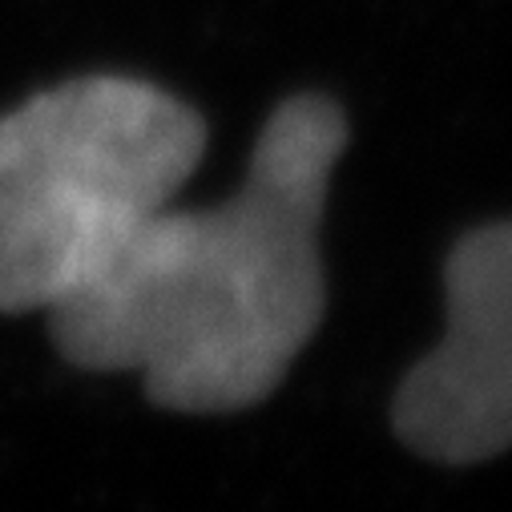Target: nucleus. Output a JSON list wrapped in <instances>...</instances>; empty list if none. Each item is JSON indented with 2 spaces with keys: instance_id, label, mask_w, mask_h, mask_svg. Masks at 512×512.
I'll list each match as a JSON object with an SVG mask.
<instances>
[{
  "instance_id": "1",
  "label": "nucleus",
  "mask_w": 512,
  "mask_h": 512,
  "mask_svg": "<svg viewBox=\"0 0 512 512\" xmlns=\"http://www.w3.org/2000/svg\"><path fill=\"white\" fill-rule=\"evenodd\" d=\"M343 146L335 101H283L230 202L158 210L49 307L61 355L142 371L146 396L170 412L263 404L323 323L319 222Z\"/></svg>"
},
{
  "instance_id": "2",
  "label": "nucleus",
  "mask_w": 512,
  "mask_h": 512,
  "mask_svg": "<svg viewBox=\"0 0 512 512\" xmlns=\"http://www.w3.org/2000/svg\"><path fill=\"white\" fill-rule=\"evenodd\" d=\"M206 150L202 117L134 77H77L0 117V311H49Z\"/></svg>"
},
{
  "instance_id": "3",
  "label": "nucleus",
  "mask_w": 512,
  "mask_h": 512,
  "mask_svg": "<svg viewBox=\"0 0 512 512\" xmlns=\"http://www.w3.org/2000/svg\"><path fill=\"white\" fill-rule=\"evenodd\" d=\"M444 339L404 375L396 436L440 464L512 448V222L464 234L448 259Z\"/></svg>"
}]
</instances>
